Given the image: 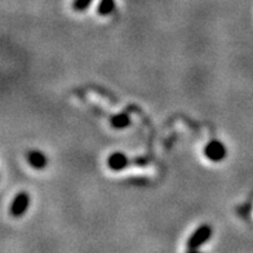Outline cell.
Listing matches in <instances>:
<instances>
[{
	"label": "cell",
	"mask_w": 253,
	"mask_h": 253,
	"mask_svg": "<svg viewBox=\"0 0 253 253\" xmlns=\"http://www.w3.org/2000/svg\"><path fill=\"white\" fill-rule=\"evenodd\" d=\"M212 234H213V230L210 225H207V223L200 225L198 229L194 230V233L187 239V251L199 250L200 247H203L212 238Z\"/></svg>",
	"instance_id": "cell-1"
},
{
	"label": "cell",
	"mask_w": 253,
	"mask_h": 253,
	"mask_svg": "<svg viewBox=\"0 0 253 253\" xmlns=\"http://www.w3.org/2000/svg\"><path fill=\"white\" fill-rule=\"evenodd\" d=\"M204 157L212 163H220L226 158V147L221 141L212 140L204 146Z\"/></svg>",
	"instance_id": "cell-2"
},
{
	"label": "cell",
	"mask_w": 253,
	"mask_h": 253,
	"mask_svg": "<svg viewBox=\"0 0 253 253\" xmlns=\"http://www.w3.org/2000/svg\"><path fill=\"white\" fill-rule=\"evenodd\" d=\"M30 206V195L25 191H21L13 198L9 206V214L14 218H20L24 216Z\"/></svg>",
	"instance_id": "cell-3"
},
{
	"label": "cell",
	"mask_w": 253,
	"mask_h": 253,
	"mask_svg": "<svg viewBox=\"0 0 253 253\" xmlns=\"http://www.w3.org/2000/svg\"><path fill=\"white\" fill-rule=\"evenodd\" d=\"M129 163V160L126 158V155H124L123 153H113L110 157L107 158V167L110 168L114 172H119V170H123L126 166Z\"/></svg>",
	"instance_id": "cell-4"
},
{
	"label": "cell",
	"mask_w": 253,
	"mask_h": 253,
	"mask_svg": "<svg viewBox=\"0 0 253 253\" xmlns=\"http://www.w3.org/2000/svg\"><path fill=\"white\" fill-rule=\"evenodd\" d=\"M27 163L29 166L33 167L34 169H44L48 166L47 155L42 151L33 150L27 154Z\"/></svg>",
	"instance_id": "cell-5"
},
{
	"label": "cell",
	"mask_w": 253,
	"mask_h": 253,
	"mask_svg": "<svg viewBox=\"0 0 253 253\" xmlns=\"http://www.w3.org/2000/svg\"><path fill=\"white\" fill-rule=\"evenodd\" d=\"M110 124L115 129H126V126H130V118L126 114H117L110 119Z\"/></svg>",
	"instance_id": "cell-6"
},
{
	"label": "cell",
	"mask_w": 253,
	"mask_h": 253,
	"mask_svg": "<svg viewBox=\"0 0 253 253\" xmlns=\"http://www.w3.org/2000/svg\"><path fill=\"white\" fill-rule=\"evenodd\" d=\"M115 10V0H100L97 13L100 16H109Z\"/></svg>",
	"instance_id": "cell-7"
},
{
	"label": "cell",
	"mask_w": 253,
	"mask_h": 253,
	"mask_svg": "<svg viewBox=\"0 0 253 253\" xmlns=\"http://www.w3.org/2000/svg\"><path fill=\"white\" fill-rule=\"evenodd\" d=\"M92 1L93 0H74L71 7L75 12H84V10H87L90 7Z\"/></svg>",
	"instance_id": "cell-8"
}]
</instances>
